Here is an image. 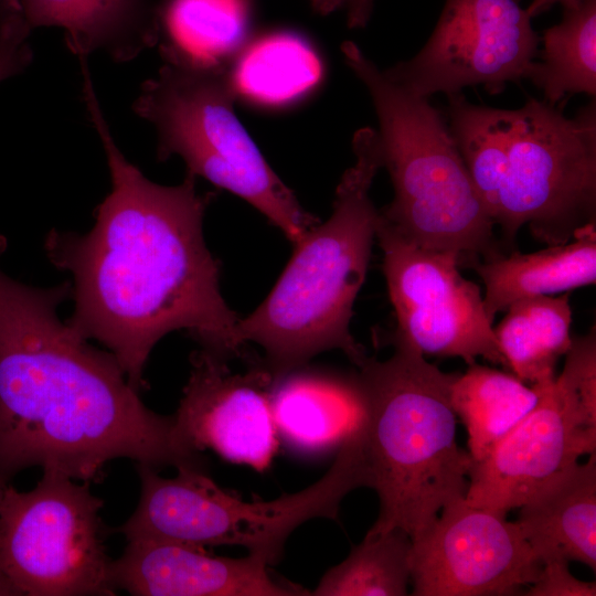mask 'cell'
I'll use <instances>...</instances> for the list:
<instances>
[{"label":"cell","mask_w":596,"mask_h":596,"mask_svg":"<svg viewBox=\"0 0 596 596\" xmlns=\"http://www.w3.org/2000/svg\"><path fill=\"white\" fill-rule=\"evenodd\" d=\"M237 97L265 106H281L309 93L322 76L315 50L290 32L248 40L230 61Z\"/></svg>","instance_id":"21"},{"label":"cell","mask_w":596,"mask_h":596,"mask_svg":"<svg viewBox=\"0 0 596 596\" xmlns=\"http://www.w3.org/2000/svg\"><path fill=\"white\" fill-rule=\"evenodd\" d=\"M515 521L541 564L578 561L596 568V453L539 489Z\"/></svg>","instance_id":"18"},{"label":"cell","mask_w":596,"mask_h":596,"mask_svg":"<svg viewBox=\"0 0 596 596\" xmlns=\"http://www.w3.org/2000/svg\"><path fill=\"white\" fill-rule=\"evenodd\" d=\"M545 385L528 386L512 373L477 363L457 373L450 403L466 427L472 462L482 460L534 408Z\"/></svg>","instance_id":"23"},{"label":"cell","mask_w":596,"mask_h":596,"mask_svg":"<svg viewBox=\"0 0 596 596\" xmlns=\"http://www.w3.org/2000/svg\"><path fill=\"white\" fill-rule=\"evenodd\" d=\"M83 100L105 151L111 189L96 207L91 231L52 230L44 241L50 262L72 277L74 310L67 323L103 343L138 392L153 347L172 331L187 330L201 349L227 361L242 356L240 317L221 294L220 262L203 236L214 195L199 193L191 173L167 187L129 162L88 73Z\"/></svg>","instance_id":"1"},{"label":"cell","mask_w":596,"mask_h":596,"mask_svg":"<svg viewBox=\"0 0 596 596\" xmlns=\"http://www.w3.org/2000/svg\"><path fill=\"white\" fill-rule=\"evenodd\" d=\"M103 500L43 470L31 491L0 488V595L114 596Z\"/></svg>","instance_id":"9"},{"label":"cell","mask_w":596,"mask_h":596,"mask_svg":"<svg viewBox=\"0 0 596 596\" xmlns=\"http://www.w3.org/2000/svg\"><path fill=\"white\" fill-rule=\"evenodd\" d=\"M374 0H347V23L350 29H363L372 14Z\"/></svg>","instance_id":"27"},{"label":"cell","mask_w":596,"mask_h":596,"mask_svg":"<svg viewBox=\"0 0 596 596\" xmlns=\"http://www.w3.org/2000/svg\"><path fill=\"white\" fill-rule=\"evenodd\" d=\"M392 343L390 359L366 358L359 366L362 413L352 436L365 487L380 501L368 533L400 529L412 540L445 505L465 498L472 459L456 441L450 387L457 373L440 371L404 341Z\"/></svg>","instance_id":"4"},{"label":"cell","mask_w":596,"mask_h":596,"mask_svg":"<svg viewBox=\"0 0 596 596\" xmlns=\"http://www.w3.org/2000/svg\"><path fill=\"white\" fill-rule=\"evenodd\" d=\"M352 149L355 162L340 179L329 219L295 244L267 297L238 319L240 342L258 344L265 352L263 366L275 377L329 350L342 351L358 366L368 358L352 337L350 322L379 219L370 196L382 168L377 130H356Z\"/></svg>","instance_id":"5"},{"label":"cell","mask_w":596,"mask_h":596,"mask_svg":"<svg viewBox=\"0 0 596 596\" xmlns=\"http://www.w3.org/2000/svg\"><path fill=\"white\" fill-rule=\"evenodd\" d=\"M595 450L596 405L562 371L543 387L534 408L472 462L465 500L505 514Z\"/></svg>","instance_id":"12"},{"label":"cell","mask_w":596,"mask_h":596,"mask_svg":"<svg viewBox=\"0 0 596 596\" xmlns=\"http://www.w3.org/2000/svg\"><path fill=\"white\" fill-rule=\"evenodd\" d=\"M8 0H0V6L3 4Z\"/></svg>","instance_id":"30"},{"label":"cell","mask_w":596,"mask_h":596,"mask_svg":"<svg viewBox=\"0 0 596 596\" xmlns=\"http://www.w3.org/2000/svg\"><path fill=\"white\" fill-rule=\"evenodd\" d=\"M531 19L517 0H446L422 50L384 71L426 98L473 86L500 94L528 79L539 54Z\"/></svg>","instance_id":"11"},{"label":"cell","mask_w":596,"mask_h":596,"mask_svg":"<svg viewBox=\"0 0 596 596\" xmlns=\"http://www.w3.org/2000/svg\"><path fill=\"white\" fill-rule=\"evenodd\" d=\"M162 61L132 107L156 128L158 160L181 157L188 173L248 202L298 243L319 222L302 209L237 118L230 62Z\"/></svg>","instance_id":"7"},{"label":"cell","mask_w":596,"mask_h":596,"mask_svg":"<svg viewBox=\"0 0 596 596\" xmlns=\"http://www.w3.org/2000/svg\"><path fill=\"white\" fill-rule=\"evenodd\" d=\"M164 478L151 466L137 464L140 498L130 518L118 528L127 541L160 539L199 546L235 545L278 562L289 535L316 518L337 519L342 499L364 487L356 446L340 445L329 471L312 486L268 502H246L221 489L200 466L177 468Z\"/></svg>","instance_id":"8"},{"label":"cell","mask_w":596,"mask_h":596,"mask_svg":"<svg viewBox=\"0 0 596 596\" xmlns=\"http://www.w3.org/2000/svg\"><path fill=\"white\" fill-rule=\"evenodd\" d=\"M31 30L60 26L78 58L103 51L115 62L136 58L159 40L150 0H13Z\"/></svg>","instance_id":"17"},{"label":"cell","mask_w":596,"mask_h":596,"mask_svg":"<svg viewBox=\"0 0 596 596\" xmlns=\"http://www.w3.org/2000/svg\"><path fill=\"white\" fill-rule=\"evenodd\" d=\"M313 10L322 15H327L341 7H345L347 0H309Z\"/></svg>","instance_id":"29"},{"label":"cell","mask_w":596,"mask_h":596,"mask_svg":"<svg viewBox=\"0 0 596 596\" xmlns=\"http://www.w3.org/2000/svg\"><path fill=\"white\" fill-rule=\"evenodd\" d=\"M505 311L493 331L507 369L532 385L554 381L556 363L572 344L568 294L522 298Z\"/></svg>","instance_id":"20"},{"label":"cell","mask_w":596,"mask_h":596,"mask_svg":"<svg viewBox=\"0 0 596 596\" xmlns=\"http://www.w3.org/2000/svg\"><path fill=\"white\" fill-rule=\"evenodd\" d=\"M162 60L230 62L249 40L248 0H169L158 18Z\"/></svg>","instance_id":"22"},{"label":"cell","mask_w":596,"mask_h":596,"mask_svg":"<svg viewBox=\"0 0 596 596\" xmlns=\"http://www.w3.org/2000/svg\"><path fill=\"white\" fill-rule=\"evenodd\" d=\"M412 539L409 568L415 596L513 595L539 577L535 557L517 522L465 498Z\"/></svg>","instance_id":"13"},{"label":"cell","mask_w":596,"mask_h":596,"mask_svg":"<svg viewBox=\"0 0 596 596\" xmlns=\"http://www.w3.org/2000/svg\"><path fill=\"white\" fill-rule=\"evenodd\" d=\"M375 237L397 323L392 340L424 355L456 356L468 365L480 356L507 368L481 290L461 275L457 254L411 242L380 213Z\"/></svg>","instance_id":"10"},{"label":"cell","mask_w":596,"mask_h":596,"mask_svg":"<svg viewBox=\"0 0 596 596\" xmlns=\"http://www.w3.org/2000/svg\"><path fill=\"white\" fill-rule=\"evenodd\" d=\"M267 562L249 554L231 558L204 546L160 540H129L111 562L116 590L135 596H300L305 589L275 582Z\"/></svg>","instance_id":"15"},{"label":"cell","mask_w":596,"mask_h":596,"mask_svg":"<svg viewBox=\"0 0 596 596\" xmlns=\"http://www.w3.org/2000/svg\"><path fill=\"white\" fill-rule=\"evenodd\" d=\"M275 376L264 366L232 373L227 360L200 349L173 415L178 433L194 451L265 470L278 446L272 411Z\"/></svg>","instance_id":"14"},{"label":"cell","mask_w":596,"mask_h":596,"mask_svg":"<svg viewBox=\"0 0 596 596\" xmlns=\"http://www.w3.org/2000/svg\"><path fill=\"white\" fill-rule=\"evenodd\" d=\"M270 397L278 439L302 454L339 448L361 418L355 375L300 366L275 377Z\"/></svg>","instance_id":"16"},{"label":"cell","mask_w":596,"mask_h":596,"mask_svg":"<svg viewBox=\"0 0 596 596\" xmlns=\"http://www.w3.org/2000/svg\"><path fill=\"white\" fill-rule=\"evenodd\" d=\"M582 1L583 0H532L531 4L526 8V10L530 13L531 18H533L551 9L556 3L561 4L564 8L578 4Z\"/></svg>","instance_id":"28"},{"label":"cell","mask_w":596,"mask_h":596,"mask_svg":"<svg viewBox=\"0 0 596 596\" xmlns=\"http://www.w3.org/2000/svg\"><path fill=\"white\" fill-rule=\"evenodd\" d=\"M341 52L379 120L382 168L394 189L381 217L411 242L455 253L461 263L499 256L494 223L441 111L390 77L355 43L343 42Z\"/></svg>","instance_id":"6"},{"label":"cell","mask_w":596,"mask_h":596,"mask_svg":"<svg viewBox=\"0 0 596 596\" xmlns=\"http://www.w3.org/2000/svg\"><path fill=\"white\" fill-rule=\"evenodd\" d=\"M411 546V538L400 529L366 533L344 561L326 572L310 595H406Z\"/></svg>","instance_id":"25"},{"label":"cell","mask_w":596,"mask_h":596,"mask_svg":"<svg viewBox=\"0 0 596 596\" xmlns=\"http://www.w3.org/2000/svg\"><path fill=\"white\" fill-rule=\"evenodd\" d=\"M541 61L528 79L556 105L573 94L596 95V0L564 7L562 20L546 29Z\"/></svg>","instance_id":"24"},{"label":"cell","mask_w":596,"mask_h":596,"mask_svg":"<svg viewBox=\"0 0 596 596\" xmlns=\"http://www.w3.org/2000/svg\"><path fill=\"white\" fill-rule=\"evenodd\" d=\"M1 488V487H0Z\"/></svg>","instance_id":"31"},{"label":"cell","mask_w":596,"mask_h":596,"mask_svg":"<svg viewBox=\"0 0 596 596\" xmlns=\"http://www.w3.org/2000/svg\"><path fill=\"white\" fill-rule=\"evenodd\" d=\"M485 285L483 306L493 323L514 301L570 291L596 281V224L570 242L528 254L512 253L477 263Z\"/></svg>","instance_id":"19"},{"label":"cell","mask_w":596,"mask_h":596,"mask_svg":"<svg viewBox=\"0 0 596 596\" xmlns=\"http://www.w3.org/2000/svg\"><path fill=\"white\" fill-rule=\"evenodd\" d=\"M70 295V281L34 287L0 267V487L31 467L91 483L120 458L201 466L173 415L149 409L114 355L60 319Z\"/></svg>","instance_id":"2"},{"label":"cell","mask_w":596,"mask_h":596,"mask_svg":"<svg viewBox=\"0 0 596 596\" xmlns=\"http://www.w3.org/2000/svg\"><path fill=\"white\" fill-rule=\"evenodd\" d=\"M568 562L550 561L542 564L538 579L530 585L531 596H595V583L582 582L568 570Z\"/></svg>","instance_id":"26"},{"label":"cell","mask_w":596,"mask_h":596,"mask_svg":"<svg viewBox=\"0 0 596 596\" xmlns=\"http://www.w3.org/2000/svg\"><path fill=\"white\" fill-rule=\"evenodd\" d=\"M448 127L494 225L547 246L596 224V103L574 117L530 98L517 109L447 96Z\"/></svg>","instance_id":"3"}]
</instances>
